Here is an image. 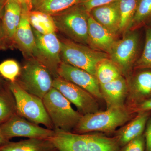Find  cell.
Returning <instances> with one entry per match:
<instances>
[{"mask_svg": "<svg viewBox=\"0 0 151 151\" xmlns=\"http://www.w3.org/2000/svg\"><path fill=\"white\" fill-rule=\"evenodd\" d=\"M9 142L10 141L6 138L5 136L3 134L2 131L0 128V147L4 145Z\"/></svg>", "mask_w": 151, "mask_h": 151, "instance_id": "d590c367", "label": "cell"}, {"mask_svg": "<svg viewBox=\"0 0 151 151\" xmlns=\"http://www.w3.org/2000/svg\"><path fill=\"white\" fill-rule=\"evenodd\" d=\"M22 5L23 8L26 9L28 11H30L32 10V0H17Z\"/></svg>", "mask_w": 151, "mask_h": 151, "instance_id": "e575fe53", "label": "cell"}, {"mask_svg": "<svg viewBox=\"0 0 151 151\" xmlns=\"http://www.w3.org/2000/svg\"><path fill=\"white\" fill-rule=\"evenodd\" d=\"M138 0H119L120 14L119 34H125L128 31L134 17Z\"/></svg>", "mask_w": 151, "mask_h": 151, "instance_id": "cb8c5ba5", "label": "cell"}, {"mask_svg": "<svg viewBox=\"0 0 151 151\" xmlns=\"http://www.w3.org/2000/svg\"><path fill=\"white\" fill-rule=\"evenodd\" d=\"M139 38L136 31H128L122 39L117 40L108 54L109 58L122 75H127L139 58Z\"/></svg>", "mask_w": 151, "mask_h": 151, "instance_id": "52a82bcc", "label": "cell"}, {"mask_svg": "<svg viewBox=\"0 0 151 151\" xmlns=\"http://www.w3.org/2000/svg\"><path fill=\"white\" fill-rule=\"evenodd\" d=\"M29 12L22 7L21 19L13 40V47L18 49L25 59L33 58L35 40L29 17Z\"/></svg>", "mask_w": 151, "mask_h": 151, "instance_id": "7c38bea8", "label": "cell"}, {"mask_svg": "<svg viewBox=\"0 0 151 151\" xmlns=\"http://www.w3.org/2000/svg\"><path fill=\"white\" fill-rule=\"evenodd\" d=\"M10 47H12L6 37L2 25L1 21L0 19V50H5Z\"/></svg>", "mask_w": 151, "mask_h": 151, "instance_id": "836d02e7", "label": "cell"}, {"mask_svg": "<svg viewBox=\"0 0 151 151\" xmlns=\"http://www.w3.org/2000/svg\"><path fill=\"white\" fill-rule=\"evenodd\" d=\"M121 151H145V141L144 134L121 147Z\"/></svg>", "mask_w": 151, "mask_h": 151, "instance_id": "f546056e", "label": "cell"}, {"mask_svg": "<svg viewBox=\"0 0 151 151\" xmlns=\"http://www.w3.org/2000/svg\"><path fill=\"white\" fill-rule=\"evenodd\" d=\"M128 83L130 107L151 98V69H139Z\"/></svg>", "mask_w": 151, "mask_h": 151, "instance_id": "4fadbf2b", "label": "cell"}, {"mask_svg": "<svg viewBox=\"0 0 151 151\" xmlns=\"http://www.w3.org/2000/svg\"><path fill=\"white\" fill-rule=\"evenodd\" d=\"M35 46L33 58L49 70L54 78L58 77V71L62 62L60 57L61 43L56 33L42 35L33 29Z\"/></svg>", "mask_w": 151, "mask_h": 151, "instance_id": "ba28073f", "label": "cell"}, {"mask_svg": "<svg viewBox=\"0 0 151 151\" xmlns=\"http://www.w3.org/2000/svg\"><path fill=\"white\" fill-rule=\"evenodd\" d=\"M87 151H121L116 136L109 137L101 133L86 134Z\"/></svg>", "mask_w": 151, "mask_h": 151, "instance_id": "44dd1931", "label": "cell"}, {"mask_svg": "<svg viewBox=\"0 0 151 151\" xmlns=\"http://www.w3.org/2000/svg\"><path fill=\"white\" fill-rule=\"evenodd\" d=\"M50 139L58 151H87L86 134L55 130Z\"/></svg>", "mask_w": 151, "mask_h": 151, "instance_id": "e0dca14e", "label": "cell"}, {"mask_svg": "<svg viewBox=\"0 0 151 151\" xmlns=\"http://www.w3.org/2000/svg\"><path fill=\"white\" fill-rule=\"evenodd\" d=\"M0 151H58L50 139H28L9 142L0 147Z\"/></svg>", "mask_w": 151, "mask_h": 151, "instance_id": "ffe728a7", "label": "cell"}, {"mask_svg": "<svg viewBox=\"0 0 151 151\" xmlns=\"http://www.w3.org/2000/svg\"><path fill=\"white\" fill-rule=\"evenodd\" d=\"M17 114L15 100L7 84L0 89V125Z\"/></svg>", "mask_w": 151, "mask_h": 151, "instance_id": "484cf974", "label": "cell"}, {"mask_svg": "<svg viewBox=\"0 0 151 151\" xmlns=\"http://www.w3.org/2000/svg\"><path fill=\"white\" fill-rule=\"evenodd\" d=\"M134 113L130 108L112 107L104 111L83 115L72 132L86 134L94 132L111 133L131 121Z\"/></svg>", "mask_w": 151, "mask_h": 151, "instance_id": "6da1fadb", "label": "cell"}, {"mask_svg": "<svg viewBox=\"0 0 151 151\" xmlns=\"http://www.w3.org/2000/svg\"><path fill=\"white\" fill-rule=\"evenodd\" d=\"M29 17L33 29L40 33L47 35L57 32L52 16L39 11L31 10L29 12Z\"/></svg>", "mask_w": 151, "mask_h": 151, "instance_id": "603a6c76", "label": "cell"}, {"mask_svg": "<svg viewBox=\"0 0 151 151\" xmlns=\"http://www.w3.org/2000/svg\"><path fill=\"white\" fill-rule=\"evenodd\" d=\"M88 45L91 48L108 55L117 37L98 23L89 13L88 17Z\"/></svg>", "mask_w": 151, "mask_h": 151, "instance_id": "5bb4252c", "label": "cell"}, {"mask_svg": "<svg viewBox=\"0 0 151 151\" xmlns=\"http://www.w3.org/2000/svg\"><path fill=\"white\" fill-rule=\"evenodd\" d=\"M22 7L17 0H6L4 14L1 19L6 37L13 47V40L21 19Z\"/></svg>", "mask_w": 151, "mask_h": 151, "instance_id": "ac0fdd59", "label": "cell"}, {"mask_svg": "<svg viewBox=\"0 0 151 151\" xmlns=\"http://www.w3.org/2000/svg\"><path fill=\"white\" fill-rule=\"evenodd\" d=\"M58 77L81 87L97 99H103L97 78L89 72L62 62L58 68Z\"/></svg>", "mask_w": 151, "mask_h": 151, "instance_id": "8fae6325", "label": "cell"}, {"mask_svg": "<svg viewBox=\"0 0 151 151\" xmlns=\"http://www.w3.org/2000/svg\"><path fill=\"white\" fill-rule=\"evenodd\" d=\"M5 1V0H0V1Z\"/></svg>", "mask_w": 151, "mask_h": 151, "instance_id": "f35d334b", "label": "cell"}, {"mask_svg": "<svg viewBox=\"0 0 151 151\" xmlns=\"http://www.w3.org/2000/svg\"><path fill=\"white\" fill-rule=\"evenodd\" d=\"M100 88L107 108L125 106L128 86L123 75L109 83L100 85Z\"/></svg>", "mask_w": 151, "mask_h": 151, "instance_id": "2e32d148", "label": "cell"}, {"mask_svg": "<svg viewBox=\"0 0 151 151\" xmlns=\"http://www.w3.org/2000/svg\"><path fill=\"white\" fill-rule=\"evenodd\" d=\"M81 0H32V10L54 16L78 4Z\"/></svg>", "mask_w": 151, "mask_h": 151, "instance_id": "7402d4cb", "label": "cell"}, {"mask_svg": "<svg viewBox=\"0 0 151 151\" xmlns=\"http://www.w3.org/2000/svg\"><path fill=\"white\" fill-rule=\"evenodd\" d=\"M145 141V151H151V118H149L144 133Z\"/></svg>", "mask_w": 151, "mask_h": 151, "instance_id": "d6a6232c", "label": "cell"}, {"mask_svg": "<svg viewBox=\"0 0 151 151\" xmlns=\"http://www.w3.org/2000/svg\"><path fill=\"white\" fill-rule=\"evenodd\" d=\"M8 82H6L4 81L3 77L0 74V89L5 88L7 86Z\"/></svg>", "mask_w": 151, "mask_h": 151, "instance_id": "74e56055", "label": "cell"}, {"mask_svg": "<svg viewBox=\"0 0 151 151\" xmlns=\"http://www.w3.org/2000/svg\"><path fill=\"white\" fill-rule=\"evenodd\" d=\"M122 75L118 67L109 58L100 61L96 68L95 76L100 86L113 81Z\"/></svg>", "mask_w": 151, "mask_h": 151, "instance_id": "4316f807", "label": "cell"}, {"mask_svg": "<svg viewBox=\"0 0 151 151\" xmlns=\"http://www.w3.org/2000/svg\"><path fill=\"white\" fill-rule=\"evenodd\" d=\"M8 85L15 100L18 115L35 124H42L47 129L54 130L42 99L26 92L16 81H8Z\"/></svg>", "mask_w": 151, "mask_h": 151, "instance_id": "8992f818", "label": "cell"}, {"mask_svg": "<svg viewBox=\"0 0 151 151\" xmlns=\"http://www.w3.org/2000/svg\"><path fill=\"white\" fill-rule=\"evenodd\" d=\"M54 130L72 132L83 115L72 108L71 103L52 87L42 98Z\"/></svg>", "mask_w": 151, "mask_h": 151, "instance_id": "7a4b0ae2", "label": "cell"}, {"mask_svg": "<svg viewBox=\"0 0 151 151\" xmlns=\"http://www.w3.org/2000/svg\"><path fill=\"white\" fill-rule=\"evenodd\" d=\"M149 26H151V0H138L136 13L128 31Z\"/></svg>", "mask_w": 151, "mask_h": 151, "instance_id": "d4e9b609", "label": "cell"}, {"mask_svg": "<svg viewBox=\"0 0 151 151\" xmlns=\"http://www.w3.org/2000/svg\"><path fill=\"white\" fill-rule=\"evenodd\" d=\"M129 108L135 114L149 112L151 111V98L142 103L132 106Z\"/></svg>", "mask_w": 151, "mask_h": 151, "instance_id": "1f68e13d", "label": "cell"}, {"mask_svg": "<svg viewBox=\"0 0 151 151\" xmlns=\"http://www.w3.org/2000/svg\"><path fill=\"white\" fill-rule=\"evenodd\" d=\"M135 69H151V26L146 27L144 49L134 66Z\"/></svg>", "mask_w": 151, "mask_h": 151, "instance_id": "83f0119b", "label": "cell"}, {"mask_svg": "<svg viewBox=\"0 0 151 151\" xmlns=\"http://www.w3.org/2000/svg\"><path fill=\"white\" fill-rule=\"evenodd\" d=\"M6 2V0L0 1V19L2 18Z\"/></svg>", "mask_w": 151, "mask_h": 151, "instance_id": "8d00e7d4", "label": "cell"}, {"mask_svg": "<svg viewBox=\"0 0 151 151\" xmlns=\"http://www.w3.org/2000/svg\"><path fill=\"white\" fill-rule=\"evenodd\" d=\"M52 87L58 90L70 103L75 105L81 115L99 111L97 98L75 84L58 77L54 78Z\"/></svg>", "mask_w": 151, "mask_h": 151, "instance_id": "9c48e42d", "label": "cell"}, {"mask_svg": "<svg viewBox=\"0 0 151 151\" xmlns=\"http://www.w3.org/2000/svg\"><path fill=\"white\" fill-rule=\"evenodd\" d=\"M149 116V112L138 113L127 125H124L116 132L115 136L121 147L144 134Z\"/></svg>", "mask_w": 151, "mask_h": 151, "instance_id": "d6986e66", "label": "cell"}, {"mask_svg": "<svg viewBox=\"0 0 151 151\" xmlns=\"http://www.w3.org/2000/svg\"><path fill=\"white\" fill-rule=\"evenodd\" d=\"M0 128L9 141L15 137L50 139L55 133L54 130L40 127L17 114L0 125Z\"/></svg>", "mask_w": 151, "mask_h": 151, "instance_id": "30bf717a", "label": "cell"}, {"mask_svg": "<svg viewBox=\"0 0 151 151\" xmlns=\"http://www.w3.org/2000/svg\"><path fill=\"white\" fill-rule=\"evenodd\" d=\"M59 38L61 43L60 57L62 62L85 70L94 76L98 63L109 58L108 55L105 52L66 38Z\"/></svg>", "mask_w": 151, "mask_h": 151, "instance_id": "3957f363", "label": "cell"}, {"mask_svg": "<svg viewBox=\"0 0 151 151\" xmlns=\"http://www.w3.org/2000/svg\"><path fill=\"white\" fill-rule=\"evenodd\" d=\"M21 70L20 65L14 60H6L0 64V74L9 82L16 81Z\"/></svg>", "mask_w": 151, "mask_h": 151, "instance_id": "f1b7e54d", "label": "cell"}, {"mask_svg": "<svg viewBox=\"0 0 151 151\" xmlns=\"http://www.w3.org/2000/svg\"><path fill=\"white\" fill-rule=\"evenodd\" d=\"M89 14L79 4L52 16L57 32L68 39L88 46Z\"/></svg>", "mask_w": 151, "mask_h": 151, "instance_id": "5b68a950", "label": "cell"}, {"mask_svg": "<svg viewBox=\"0 0 151 151\" xmlns=\"http://www.w3.org/2000/svg\"><path fill=\"white\" fill-rule=\"evenodd\" d=\"M119 0H81V5L86 12H89L92 9L117 1Z\"/></svg>", "mask_w": 151, "mask_h": 151, "instance_id": "4dcf8cb0", "label": "cell"}, {"mask_svg": "<svg viewBox=\"0 0 151 151\" xmlns=\"http://www.w3.org/2000/svg\"><path fill=\"white\" fill-rule=\"evenodd\" d=\"M119 1L92 9L89 13L103 27L116 37L119 34Z\"/></svg>", "mask_w": 151, "mask_h": 151, "instance_id": "9a60e30c", "label": "cell"}, {"mask_svg": "<svg viewBox=\"0 0 151 151\" xmlns=\"http://www.w3.org/2000/svg\"><path fill=\"white\" fill-rule=\"evenodd\" d=\"M54 77L35 58L26 59L16 82L26 92L42 99L52 88Z\"/></svg>", "mask_w": 151, "mask_h": 151, "instance_id": "277c9868", "label": "cell"}]
</instances>
